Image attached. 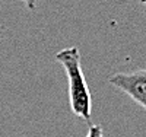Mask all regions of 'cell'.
I'll use <instances>...</instances> for the list:
<instances>
[{
    "instance_id": "3957f363",
    "label": "cell",
    "mask_w": 146,
    "mask_h": 137,
    "mask_svg": "<svg viewBox=\"0 0 146 137\" xmlns=\"http://www.w3.org/2000/svg\"><path fill=\"white\" fill-rule=\"evenodd\" d=\"M85 137H102V128L100 126H89L88 134Z\"/></svg>"
},
{
    "instance_id": "277c9868",
    "label": "cell",
    "mask_w": 146,
    "mask_h": 137,
    "mask_svg": "<svg viewBox=\"0 0 146 137\" xmlns=\"http://www.w3.org/2000/svg\"><path fill=\"white\" fill-rule=\"evenodd\" d=\"M21 2L25 5V7L28 10H35L36 9V0H21Z\"/></svg>"
},
{
    "instance_id": "7a4b0ae2",
    "label": "cell",
    "mask_w": 146,
    "mask_h": 137,
    "mask_svg": "<svg viewBox=\"0 0 146 137\" xmlns=\"http://www.w3.org/2000/svg\"><path fill=\"white\" fill-rule=\"evenodd\" d=\"M108 83L129 95L133 101L146 109V69L115 73L110 76Z\"/></svg>"
},
{
    "instance_id": "6da1fadb",
    "label": "cell",
    "mask_w": 146,
    "mask_h": 137,
    "mask_svg": "<svg viewBox=\"0 0 146 137\" xmlns=\"http://www.w3.org/2000/svg\"><path fill=\"white\" fill-rule=\"evenodd\" d=\"M56 60L63 66L66 71L69 85V102L73 114L89 122L92 114V96L82 70L78 47L73 45L63 48L56 54Z\"/></svg>"
},
{
    "instance_id": "5b68a950",
    "label": "cell",
    "mask_w": 146,
    "mask_h": 137,
    "mask_svg": "<svg viewBox=\"0 0 146 137\" xmlns=\"http://www.w3.org/2000/svg\"><path fill=\"white\" fill-rule=\"evenodd\" d=\"M140 3H143V5H146V0H140Z\"/></svg>"
}]
</instances>
